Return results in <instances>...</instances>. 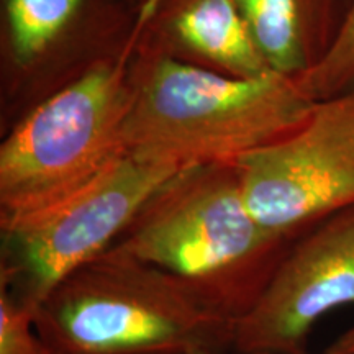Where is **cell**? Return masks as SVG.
<instances>
[{
    "instance_id": "6da1fadb",
    "label": "cell",
    "mask_w": 354,
    "mask_h": 354,
    "mask_svg": "<svg viewBox=\"0 0 354 354\" xmlns=\"http://www.w3.org/2000/svg\"><path fill=\"white\" fill-rule=\"evenodd\" d=\"M146 48L148 38L133 73L122 143L149 161L234 165L302 125L317 104L297 77L276 71L232 76Z\"/></svg>"
},
{
    "instance_id": "7a4b0ae2",
    "label": "cell",
    "mask_w": 354,
    "mask_h": 354,
    "mask_svg": "<svg viewBox=\"0 0 354 354\" xmlns=\"http://www.w3.org/2000/svg\"><path fill=\"white\" fill-rule=\"evenodd\" d=\"M290 243L248 209L236 166L201 165L172 176L112 248L176 277L236 323Z\"/></svg>"
},
{
    "instance_id": "3957f363",
    "label": "cell",
    "mask_w": 354,
    "mask_h": 354,
    "mask_svg": "<svg viewBox=\"0 0 354 354\" xmlns=\"http://www.w3.org/2000/svg\"><path fill=\"white\" fill-rule=\"evenodd\" d=\"M35 325L57 354L218 353L234 330L176 277L113 248L63 279Z\"/></svg>"
},
{
    "instance_id": "277c9868",
    "label": "cell",
    "mask_w": 354,
    "mask_h": 354,
    "mask_svg": "<svg viewBox=\"0 0 354 354\" xmlns=\"http://www.w3.org/2000/svg\"><path fill=\"white\" fill-rule=\"evenodd\" d=\"M162 6L165 0H141L120 51L48 97L8 133L0 145V218L50 205L125 151L135 64Z\"/></svg>"
},
{
    "instance_id": "5b68a950",
    "label": "cell",
    "mask_w": 354,
    "mask_h": 354,
    "mask_svg": "<svg viewBox=\"0 0 354 354\" xmlns=\"http://www.w3.org/2000/svg\"><path fill=\"white\" fill-rule=\"evenodd\" d=\"M180 169L123 151L68 196L0 218V287L35 310L71 272L110 250Z\"/></svg>"
},
{
    "instance_id": "8992f818",
    "label": "cell",
    "mask_w": 354,
    "mask_h": 354,
    "mask_svg": "<svg viewBox=\"0 0 354 354\" xmlns=\"http://www.w3.org/2000/svg\"><path fill=\"white\" fill-rule=\"evenodd\" d=\"M234 166L248 209L287 241L354 207V88L317 102L302 125Z\"/></svg>"
},
{
    "instance_id": "52a82bcc",
    "label": "cell",
    "mask_w": 354,
    "mask_h": 354,
    "mask_svg": "<svg viewBox=\"0 0 354 354\" xmlns=\"http://www.w3.org/2000/svg\"><path fill=\"white\" fill-rule=\"evenodd\" d=\"M354 307V207L295 238L253 307L234 323L236 354H305L323 317Z\"/></svg>"
},
{
    "instance_id": "ba28073f",
    "label": "cell",
    "mask_w": 354,
    "mask_h": 354,
    "mask_svg": "<svg viewBox=\"0 0 354 354\" xmlns=\"http://www.w3.org/2000/svg\"><path fill=\"white\" fill-rule=\"evenodd\" d=\"M166 33L172 41L221 73L256 77L272 71L258 50L234 0H165Z\"/></svg>"
},
{
    "instance_id": "9c48e42d",
    "label": "cell",
    "mask_w": 354,
    "mask_h": 354,
    "mask_svg": "<svg viewBox=\"0 0 354 354\" xmlns=\"http://www.w3.org/2000/svg\"><path fill=\"white\" fill-rule=\"evenodd\" d=\"M269 68L299 77L317 63L335 28L326 0H234Z\"/></svg>"
},
{
    "instance_id": "30bf717a",
    "label": "cell",
    "mask_w": 354,
    "mask_h": 354,
    "mask_svg": "<svg viewBox=\"0 0 354 354\" xmlns=\"http://www.w3.org/2000/svg\"><path fill=\"white\" fill-rule=\"evenodd\" d=\"M82 0H6L8 44L19 66L32 64L57 41Z\"/></svg>"
},
{
    "instance_id": "8fae6325",
    "label": "cell",
    "mask_w": 354,
    "mask_h": 354,
    "mask_svg": "<svg viewBox=\"0 0 354 354\" xmlns=\"http://www.w3.org/2000/svg\"><path fill=\"white\" fill-rule=\"evenodd\" d=\"M310 99L320 102L354 88V0L335 26L328 46L308 71L297 77Z\"/></svg>"
},
{
    "instance_id": "7c38bea8",
    "label": "cell",
    "mask_w": 354,
    "mask_h": 354,
    "mask_svg": "<svg viewBox=\"0 0 354 354\" xmlns=\"http://www.w3.org/2000/svg\"><path fill=\"white\" fill-rule=\"evenodd\" d=\"M0 354H57L35 325V310L0 287Z\"/></svg>"
},
{
    "instance_id": "4fadbf2b",
    "label": "cell",
    "mask_w": 354,
    "mask_h": 354,
    "mask_svg": "<svg viewBox=\"0 0 354 354\" xmlns=\"http://www.w3.org/2000/svg\"><path fill=\"white\" fill-rule=\"evenodd\" d=\"M326 353L353 354L354 353V325L351 326V328H348L346 331H344L342 336H338Z\"/></svg>"
},
{
    "instance_id": "5bb4252c",
    "label": "cell",
    "mask_w": 354,
    "mask_h": 354,
    "mask_svg": "<svg viewBox=\"0 0 354 354\" xmlns=\"http://www.w3.org/2000/svg\"><path fill=\"white\" fill-rule=\"evenodd\" d=\"M187 354H218V353L212 351V349H194V351H189Z\"/></svg>"
},
{
    "instance_id": "9a60e30c",
    "label": "cell",
    "mask_w": 354,
    "mask_h": 354,
    "mask_svg": "<svg viewBox=\"0 0 354 354\" xmlns=\"http://www.w3.org/2000/svg\"><path fill=\"white\" fill-rule=\"evenodd\" d=\"M325 354H335V353H325ZM354 354V353H353Z\"/></svg>"
}]
</instances>
